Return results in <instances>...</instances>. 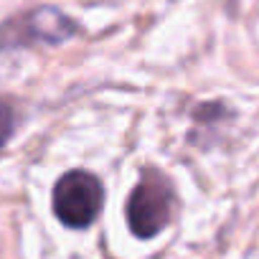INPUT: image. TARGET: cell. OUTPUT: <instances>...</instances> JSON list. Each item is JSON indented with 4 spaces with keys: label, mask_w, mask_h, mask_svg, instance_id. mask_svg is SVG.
<instances>
[{
    "label": "cell",
    "mask_w": 259,
    "mask_h": 259,
    "mask_svg": "<svg viewBox=\"0 0 259 259\" xmlns=\"http://www.w3.org/2000/svg\"><path fill=\"white\" fill-rule=\"evenodd\" d=\"M173 203H176V193L170 181L158 170H145L140 183L133 188V193L127 198L130 231L140 239L158 236L173 216Z\"/></svg>",
    "instance_id": "6da1fadb"
},
{
    "label": "cell",
    "mask_w": 259,
    "mask_h": 259,
    "mask_svg": "<svg viewBox=\"0 0 259 259\" xmlns=\"http://www.w3.org/2000/svg\"><path fill=\"white\" fill-rule=\"evenodd\" d=\"M104 201V188L99 178L89 170H69L64 173L51 193L56 219L69 229H87L97 221Z\"/></svg>",
    "instance_id": "7a4b0ae2"
},
{
    "label": "cell",
    "mask_w": 259,
    "mask_h": 259,
    "mask_svg": "<svg viewBox=\"0 0 259 259\" xmlns=\"http://www.w3.org/2000/svg\"><path fill=\"white\" fill-rule=\"evenodd\" d=\"M79 33V26L59 8H36L21 18H11L0 26V51L28 44H61Z\"/></svg>",
    "instance_id": "3957f363"
},
{
    "label": "cell",
    "mask_w": 259,
    "mask_h": 259,
    "mask_svg": "<svg viewBox=\"0 0 259 259\" xmlns=\"http://www.w3.org/2000/svg\"><path fill=\"white\" fill-rule=\"evenodd\" d=\"M13 130H16V109L11 107V102L0 99V150L13 135Z\"/></svg>",
    "instance_id": "277c9868"
}]
</instances>
